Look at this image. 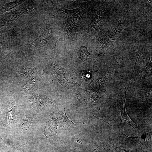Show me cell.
<instances>
[{"label": "cell", "mask_w": 152, "mask_h": 152, "mask_svg": "<svg viewBox=\"0 0 152 152\" xmlns=\"http://www.w3.org/2000/svg\"><path fill=\"white\" fill-rule=\"evenodd\" d=\"M61 11L68 15L67 22L70 27L73 29L78 28L80 24L83 16L81 9L79 8L72 10L64 9Z\"/></svg>", "instance_id": "1"}, {"label": "cell", "mask_w": 152, "mask_h": 152, "mask_svg": "<svg viewBox=\"0 0 152 152\" xmlns=\"http://www.w3.org/2000/svg\"><path fill=\"white\" fill-rule=\"evenodd\" d=\"M79 52V59L81 61L83 62L86 61L90 58L92 55L94 54L90 53L87 47L84 46H82L80 47Z\"/></svg>", "instance_id": "3"}, {"label": "cell", "mask_w": 152, "mask_h": 152, "mask_svg": "<svg viewBox=\"0 0 152 152\" xmlns=\"http://www.w3.org/2000/svg\"><path fill=\"white\" fill-rule=\"evenodd\" d=\"M125 91V96L124 98L123 107V110L121 111V115L122 116L121 121L122 123H124L129 124L133 127L135 130H138L139 129V127L137 126L129 118L126 113L125 107V102L126 95L127 90Z\"/></svg>", "instance_id": "2"}]
</instances>
